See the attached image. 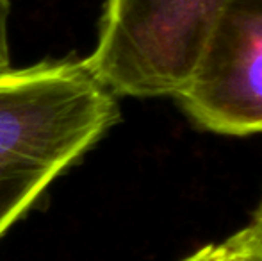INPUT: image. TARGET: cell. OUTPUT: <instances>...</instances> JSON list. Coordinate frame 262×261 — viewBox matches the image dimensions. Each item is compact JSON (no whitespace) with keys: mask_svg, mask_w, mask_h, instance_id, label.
<instances>
[{"mask_svg":"<svg viewBox=\"0 0 262 261\" xmlns=\"http://www.w3.org/2000/svg\"><path fill=\"white\" fill-rule=\"evenodd\" d=\"M118 120L116 95L84 59L0 73V238Z\"/></svg>","mask_w":262,"mask_h":261,"instance_id":"obj_1","label":"cell"},{"mask_svg":"<svg viewBox=\"0 0 262 261\" xmlns=\"http://www.w3.org/2000/svg\"><path fill=\"white\" fill-rule=\"evenodd\" d=\"M230 0H107L84 57L116 97H177L189 84Z\"/></svg>","mask_w":262,"mask_h":261,"instance_id":"obj_2","label":"cell"},{"mask_svg":"<svg viewBox=\"0 0 262 261\" xmlns=\"http://www.w3.org/2000/svg\"><path fill=\"white\" fill-rule=\"evenodd\" d=\"M184 111L217 134H262V0H230L182 93Z\"/></svg>","mask_w":262,"mask_h":261,"instance_id":"obj_3","label":"cell"},{"mask_svg":"<svg viewBox=\"0 0 262 261\" xmlns=\"http://www.w3.org/2000/svg\"><path fill=\"white\" fill-rule=\"evenodd\" d=\"M182 261H262V247L252 227L246 226L227 240L205 245Z\"/></svg>","mask_w":262,"mask_h":261,"instance_id":"obj_4","label":"cell"},{"mask_svg":"<svg viewBox=\"0 0 262 261\" xmlns=\"http://www.w3.org/2000/svg\"><path fill=\"white\" fill-rule=\"evenodd\" d=\"M11 0H0V73L11 70V43H9Z\"/></svg>","mask_w":262,"mask_h":261,"instance_id":"obj_5","label":"cell"},{"mask_svg":"<svg viewBox=\"0 0 262 261\" xmlns=\"http://www.w3.org/2000/svg\"><path fill=\"white\" fill-rule=\"evenodd\" d=\"M250 227H252V231L255 233L257 240H259V244L262 247V198H260L259 206H257L255 213H253V220H252V224H250Z\"/></svg>","mask_w":262,"mask_h":261,"instance_id":"obj_6","label":"cell"}]
</instances>
